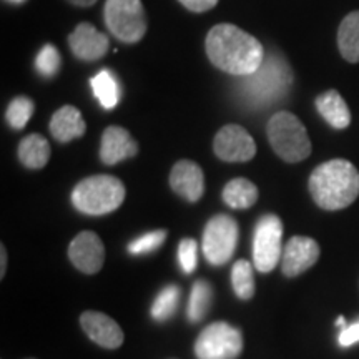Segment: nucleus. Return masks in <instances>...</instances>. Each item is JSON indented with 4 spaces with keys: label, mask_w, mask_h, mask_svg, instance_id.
Here are the masks:
<instances>
[{
    "label": "nucleus",
    "mask_w": 359,
    "mask_h": 359,
    "mask_svg": "<svg viewBox=\"0 0 359 359\" xmlns=\"http://www.w3.org/2000/svg\"><path fill=\"white\" fill-rule=\"evenodd\" d=\"M210 62L224 74L248 77L264 60V48L258 39L233 24H218L205 40Z\"/></svg>",
    "instance_id": "nucleus-1"
},
{
    "label": "nucleus",
    "mask_w": 359,
    "mask_h": 359,
    "mask_svg": "<svg viewBox=\"0 0 359 359\" xmlns=\"http://www.w3.org/2000/svg\"><path fill=\"white\" fill-rule=\"evenodd\" d=\"M314 203L327 212L343 210L359 195V172L351 161L334 158L321 163L309 177Z\"/></svg>",
    "instance_id": "nucleus-2"
},
{
    "label": "nucleus",
    "mask_w": 359,
    "mask_h": 359,
    "mask_svg": "<svg viewBox=\"0 0 359 359\" xmlns=\"http://www.w3.org/2000/svg\"><path fill=\"white\" fill-rule=\"evenodd\" d=\"M240 95L251 109L269 107L288 95L293 83V70L281 53L268 52L259 69L241 77Z\"/></svg>",
    "instance_id": "nucleus-3"
},
{
    "label": "nucleus",
    "mask_w": 359,
    "mask_h": 359,
    "mask_svg": "<svg viewBox=\"0 0 359 359\" xmlns=\"http://www.w3.org/2000/svg\"><path fill=\"white\" fill-rule=\"evenodd\" d=\"M123 183L111 175H93L82 180L72 191V203L80 213L102 217L115 212L123 203Z\"/></svg>",
    "instance_id": "nucleus-4"
},
{
    "label": "nucleus",
    "mask_w": 359,
    "mask_h": 359,
    "mask_svg": "<svg viewBox=\"0 0 359 359\" xmlns=\"http://www.w3.org/2000/svg\"><path fill=\"white\" fill-rule=\"evenodd\" d=\"M268 140L275 154L288 163L306 160L311 154V140L299 118L290 111H276L269 118Z\"/></svg>",
    "instance_id": "nucleus-5"
},
{
    "label": "nucleus",
    "mask_w": 359,
    "mask_h": 359,
    "mask_svg": "<svg viewBox=\"0 0 359 359\" xmlns=\"http://www.w3.org/2000/svg\"><path fill=\"white\" fill-rule=\"evenodd\" d=\"M103 20L115 39L137 43L147 34V17L142 0H107Z\"/></svg>",
    "instance_id": "nucleus-6"
},
{
    "label": "nucleus",
    "mask_w": 359,
    "mask_h": 359,
    "mask_svg": "<svg viewBox=\"0 0 359 359\" xmlns=\"http://www.w3.org/2000/svg\"><path fill=\"white\" fill-rule=\"evenodd\" d=\"M243 351V336L230 323H212L201 331L195 343L198 359H236Z\"/></svg>",
    "instance_id": "nucleus-7"
},
{
    "label": "nucleus",
    "mask_w": 359,
    "mask_h": 359,
    "mask_svg": "<svg viewBox=\"0 0 359 359\" xmlns=\"http://www.w3.org/2000/svg\"><path fill=\"white\" fill-rule=\"evenodd\" d=\"M238 243V223L230 215H217L206 223L203 231V255L213 266L230 262Z\"/></svg>",
    "instance_id": "nucleus-8"
},
{
    "label": "nucleus",
    "mask_w": 359,
    "mask_h": 359,
    "mask_svg": "<svg viewBox=\"0 0 359 359\" xmlns=\"http://www.w3.org/2000/svg\"><path fill=\"white\" fill-rule=\"evenodd\" d=\"M281 240V219L273 213L259 218L253 235V262L258 271L269 273L278 266L283 257Z\"/></svg>",
    "instance_id": "nucleus-9"
},
{
    "label": "nucleus",
    "mask_w": 359,
    "mask_h": 359,
    "mask_svg": "<svg viewBox=\"0 0 359 359\" xmlns=\"http://www.w3.org/2000/svg\"><path fill=\"white\" fill-rule=\"evenodd\" d=\"M215 155L230 163H243L257 155V143L253 137L240 125H224L215 137Z\"/></svg>",
    "instance_id": "nucleus-10"
},
{
    "label": "nucleus",
    "mask_w": 359,
    "mask_h": 359,
    "mask_svg": "<svg viewBox=\"0 0 359 359\" xmlns=\"http://www.w3.org/2000/svg\"><path fill=\"white\" fill-rule=\"evenodd\" d=\"M69 258L85 275H95L105 262V248L100 236L93 231L79 233L69 246Z\"/></svg>",
    "instance_id": "nucleus-11"
},
{
    "label": "nucleus",
    "mask_w": 359,
    "mask_h": 359,
    "mask_svg": "<svg viewBox=\"0 0 359 359\" xmlns=\"http://www.w3.org/2000/svg\"><path fill=\"white\" fill-rule=\"evenodd\" d=\"M320 258V246L313 238L293 236L283 248L281 271L288 278H296L314 266Z\"/></svg>",
    "instance_id": "nucleus-12"
},
{
    "label": "nucleus",
    "mask_w": 359,
    "mask_h": 359,
    "mask_svg": "<svg viewBox=\"0 0 359 359\" xmlns=\"http://www.w3.org/2000/svg\"><path fill=\"white\" fill-rule=\"evenodd\" d=\"M70 50L79 60L95 62L105 57L109 52L110 40L105 34L98 30L88 22H82L75 27V30L69 35Z\"/></svg>",
    "instance_id": "nucleus-13"
},
{
    "label": "nucleus",
    "mask_w": 359,
    "mask_h": 359,
    "mask_svg": "<svg viewBox=\"0 0 359 359\" xmlns=\"http://www.w3.org/2000/svg\"><path fill=\"white\" fill-rule=\"evenodd\" d=\"M170 187L177 195L190 203H196L205 191V177L195 161L180 160L170 173Z\"/></svg>",
    "instance_id": "nucleus-14"
},
{
    "label": "nucleus",
    "mask_w": 359,
    "mask_h": 359,
    "mask_svg": "<svg viewBox=\"0 0 359 359\" xmlns=\"http://www.w3.org/2000/svg\"><path fill=\"white\" fill-rule=\"evenodd\" d=\"M80 325L93 343L107 349H116L123 344V331L118 323L107 314L87 311L80 318Z\"/></svg>",
    "instance_id": "nucleus-15"
},
{
    "label": "nucleus",
    "mask_w": 359,
    "mask_h": 359,
    "mask_svg": "<svg viewBox=\"0 0 359 359\" xmlns=\"http://www.w3.org/2000/svg\"><path fill=\"white\" fill-rule=\"evenodd\" d=\"M138 154V143L133 140L128 130L122 127H109L102 135L100 160L102 163L116 165L120 161L132 158Z\"/></svg>",
    "instance_id": "nucleus-16"
},
{
    "label": "nucleus",
    "mask_w": 359,
    "mask_h": 359,
    "mask_svg": "<svg viewBox=\"0 0 359 359\" xmlns=\"http://www.w3.org/2000/svg\"><path fill=\"white\" fill-rule=\"evenodd\" d=\"M87 125H85L82 114L72 105H64L53 114L50 120V133L57 142L69 143L75 138L83 137Z\"/></svg>",
    "instance_id": "nucleus-17"
},
{
    "label": "nucleus",
    "mask_w": 359,
    "mask_h": 359,
    "mask_svg": "<svg viewBox=\"0 0 359 359\" xmlns=\"http://www.w3.org/2000/svg\"><path fill=\"white\" fill-rule=\"evenodd\" d=\"M314 105L323 118L336 130L346 128L351 123V111H349L344 98L336 90L323 92L321 95L316 97Z\"/></svg>",
    "instance_id": "nucleus-18"
},
{
    "label": "nucleus",
    "mask_w": 359,
    "mask_h": 359,
    "mask_svg": "<svg viewBox=\"0 0 359 359\" xmlns=\"http://www.w3.org/2000/svg\"><path fill=\"white\" fill-rule=\"evenodd\" d=\"M48 158H50V145L42 135H27L19 143V160L24 167L40 170L48 163Z\"/></svg>",
    "instance_id": "nucleus-19"
},
{
    "label": "nucleus",
    "mask_w": 359,
    "mask_h": 359,
    "mask_svg": "<svg viewBox=\"0 0 359 359\" xmlns=\"http://www.w3.org/2000/svg\"><path fill=\"white\" fill-rule=\"evenodd\" d=\"M338 47L344 60L359 62V11L348 13L338 30Z\"/></svg>",
    "instance_id": "nucleus-20"
},
{
    "label": "nucleus",
    "mask_w": 359,
    "mask_h": 359,
    "mask_svg": "<svg viewBox=\"0 0 359 359\" xmlns=\"http://www.w3.org/2000/svg\"><path fill=\"white\" fill-rule=\"evenodd\" d=\"M258 200V188L246 178H235L223 188V201L233 210H246Z\"/></svg>",
    "instance_id": "nucleus-21"
},
{
    "label": "nucleus",
    "mask_w": 359,
    "mask_h": 359,
    "mask_svg": "<svg viewBox=\"0 0 359 359\" xmlns=\"http://www.w3.org/2000/svg\"><path fill=\"white\" fill-rule=\"evenodd\" d=\"M213 299V288L206 280H196L191 286L190 299H188L187 316L190 323H200L210 311Z\"/></svg>",
    "instance_id": "nucleus-22"
},
{
    "label": "nucleus",
    "mask_w": 359,
    "mask_h": 359,
    "mask_svg": "<svg viewBox=\"0 0 359 359\" xmlns=\"http://www.w3.org/2000/svg\"><path fill=\"white\" fill-rule=\"evenodd\" d=\"M93 93L102 103L103 109L111 110L118 105L120 100V87L116 82V77L110 70H100L98 74L90 80Z\"/></svg>",
    "instance_id": "nucleus-23"
},
{
    "label": "nucleus",
    "mask_w": 359,
    "mask_h": 359,
    "mask_svg": "<svg viewBox=\"0 0 359 359\" xmlns=\"http://www.w3.org/2000/svg\"><path fill=\"white\" fill-rule=\"evenodd\" d=\"M180 299H182V288L177 285H168L160 291L151 304V318L158 323H165L172 320L173 314L177 313Z\"/></svg>",
    "instance_id": "nucleus-24"
},
{
    "label": "nucleus",
    "mask_w": 359,
    "mask_h": 359,
    "mask_svg": "<svg viewBox=\"0 0 359 359\" xmlns=\"http://www.w3.org/2000/svg\"><path fill=\"white\" fill-rule=\"evenodd\" d=\"M231 286L240 299H250L255 294L253 266L246 259H238L231 268Z\"/></svg>",
    "instance_id": "nucleus-25"
},
{
    "label": "nucleus",
    "mask_w": 359,
    "mask_h": 359,
    "mask_svg": "<svg viewBox=\"0 0 359 359\" xmlns=\"http://www.w3.org/2000/svg\"><path fill=\"white\" fill-rule=\"evenodd\" d=\"M35 111V103L29 97H15L8 103L6 118L13 130H22Z\"/></svg>",
    "instance_id": "nucleus-26"
},
{
    "label": "nucleus",
    "mask_w": 359,
    "mask_h": 359,
    "mask_svg": "<svg viewBox=\"0 0 359 359\" xmlns=\"http://www.w3.org/2000/svg\"><path fill=\"white\" fill-rule=\"evenodd\" d=\"M167 230H155L145 235L135 238L132 243L128 245V253L133 257H140V255L154 253L155 250H158L161 245L167 240Z\"/></svg>",
    "instance_id": "nucleus-27"
},
{
    "label": "nucleus",
    "mask_w": 359,
    "mask_h": 359,
    "mask_svg": "<svg viewBox=\"0 0 359 359\" xmlns=\"http://www.w3.org/2000/svg\"><path fill=\"white\" fill-rule=\"evenodd\" d=\"M60 64H62V58H60V53L53 45L47 43L42 50L39 52L37 58H35V69L42 77H47V79H52L55 77L58 74V70H60Z\"/></svg>",
    "instance_id": "nucleus-28"
},
{
    "label": "nucleus",
    "mask_w": 359,
    "mask_h": 359,
    "mask_svg": "<svg viewBox=\"0 0 359 359\" xmlns=\"http://www.w3.org/2000/svg\"><path fill=\"white\" fill-rule=\"evenodd\" d=\"M196 250H198V246H196V241L191 240V238H183V240L180 241L178 263L185 275H191L196 269V262H198V258H196Z\"/></svg>",
    "instance_id": "nucleus-29"
},
{
    "label": "nucleus",
    "mask_w": 359,
    "mask_h": 359,
    "mask_svg": "<svg viewBox=\"0 0 359 359\" xmlns=\"http://www.w3.org/2000/svg\"><path fill=\"white\" fill-rule=\"evenodd\" d=\"M338 341L343 348H349L353 346V344L359 343V321L344 326L343 330H341Z\"/></svg>",
    "instance_id": "nucleus-30"
},
{
    "label": "nucleus",
    "mask_w": 359,
    "mask_h": 359,
    "mask_svg": "<svg viewBox=\"0 0 359 359\" xmlns=\"http://www.w3.org/2000/svg\"><path fill=\"white\" fill-rule=\"evenodd\" d=\"M180 4L190 12L201 13L213 8L218 4V0H180Z\"/></svg>",
    "instance_id": "nucleus-31"
},
{
    "label": "nucleus",
    "mask_w": 359,
    "mask_h": 359,
    "mask_svg": "<svg viewBox=\"0 0 359 359\" xmlns=\"http://www.w3.org/2000/svg\"><path fill=\"white\" fill-rule=\"evenodd\" d=\"M7 271V250L6 246H0V278L6 276Z\"/></svg>",
    "instance_id": "nucleus-32"
},
{
    "label": "nucleus",
    "mask_w": 359,
    "mask_h": 359,
    "mask_svg": "<svg viewBox=\"0 0 359 359\" xmlns=\"http://www.w3.org/2000/svg\"><path fill=\"white\" fill-rule=\"evenodd\" d=\"M69 2L74 4V6H77V7H92L97 0H69Z\"/></svg>",
    "instance_id": "nucleus-33"
},
{
    "label": "nucleus",
    "mask_w": 359,
    "mask_h": 359,
    "mask_svg": "<svg viewBox=\"0 0 359 359\" xmlns=\"http://www.w3.org/2000/svg\"><path fill=\"white\" fill-rule=\"evenodd\" d=\"M7 2H11V4H15V6H20V4H25L27 0H7Z\"/></svg>",
    "instance_id": "nucleus-34"
},
{
    "label": "nucleus",
    "mask_w": 359,
    "mask_h": 359,
    "mask_svg": "<svg viewBox=\"0 0 359 359\" xmlns=\"http://www.w3.org/2000/svg\"><path fill=\"white\" fill-rule=\"evenodd\" d=\"M29 359H34V358H29Z\"/></svg>",
    "instance_id": "nucleus-35"
}]
</instances>
